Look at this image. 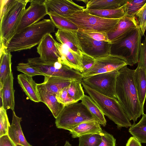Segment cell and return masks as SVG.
<instances>
[{
    "instance_id": "obj_7",
    "label": "cell",
    "mask_w": 146,
    "mask_h": 146,
    "mask_svg": "<svg viewBox=\"0 0 146 146\" xmlns=\"http://www.w3.org/2000/svg\"><path fill=\"white\" fill-rule=\"evenodd\" d=\"M94 120L87 108L81 102H77L65 106L56 118L55 123L57 128L69 131L81 123Z\"/></svg>"
},
{
    "instance_id": "obj_14",
    "label": "cell",
    "mask_w": 146,
    "mask_h": 146,
    "mask_svg": "<svg viewBox=\"0 0 146 146\" xmlns=\"http://www.w3.org/2000/svg\"><path fill=\"white\" fill-rule=\"evenodd\" d=\"M139 27L136 16L126 14L120 19L114 28L107 33L109 39L111 44H113Z\"/></svg>"
},
{
    "instance_id": "obj_20",
    "label": "cell",
    "mask_w": 146,
    "mask_h": 146,
    "mask_svg": "<svg viewBox=\"0 0 146 146\" xmlns=\"http://www.w3.org/2000/svg\"><path fill=\"white\" fill-rule=\"evenodd\" d=\"M11 52L3 44L0 43V90L6 78L12 73Z\"/></svg>"
},
{
    "instance_id": "obj_33",
    "label": "cell",
    "mask_w": 146,
    "mask_h": 146,
    "mask_svg": "<svg viewBox=\"0 0 146 146\" xmlns=\"http://www.w3.org/2000/svg\"><path fill=\"white\" fill-rule=\"evenodd\" d=\"M17 68L18 71L32 77L36 75L45 76L44 74L33 67L28 62L19 63Z\"/></svg>"
},
{
    "instance_id": "obj_41",
    "label": "cell",
    "mask_w": 146,
    "mask_h": 146,
    "mask_svg": "<svg viewBox=\"0 0 146 146\" xmlns=\"http://www.w3.org/2000/svg\"><path fill=\"white\" fill-rule=\"evenodd\" d=\"M83 74L87 72L93 65L95 58L84 53L82 55Z\"/></svg>"
},
{
    "instance_id": "obj_12",
    "label": "cell",
    "mask_w": 146,
    "mask_h": 146,
    "mask_svg": "<svg viewBox=\"0 0 146 146\" xmlns=\"http://www.w3.org/2000/svg\"><path fill=\"white\" fill-rule=\"evenodd\" d=\"M78 38L83 52L94 58L111 54L110 42L95 40L77 32Z\"/></svg>"
},
{
    "instance_id": "obj_43",
    "label": "cell",
    "mask_w": 146,
    "mask_h": 146,
    "mask_svg": "<svg viewBox=\"0 0 146 146\" xmlns=\"http://www.w3.org/2000/svg\"><path fill=\"white\" fill-rule=\"evenodd\" d=\"M126 146H142V145L135 138L131 137L128 139Z\"/></svg>"
},
{
    "instance_id": "obj_16",
    "label": "cell",
    "mask_w": 146,
    "mask_h": 146,
    "mask_svg": "<svg viewBox=\"0 0 146 146\" xmlns=\"http://www.w3.org/2000/svg\"><path fill=\"white\" fill-rule=\"evenodd\" d=\"M56 46L60 56V62L70 68L83 72L82 56L67 45L56 42Z\"/></svg>"
},
{
    "instance_id": "obj_36",
    "label": "cell",
    "mask_w": 146,
    "mask_h": 146,
    "mask_svg": "<svg viewBox=\"0 0 146 146\" xmlns=\"http://www.w3.org/2000/svg\"><path fill=\"white\" fill-rule=\"evenodd\" d=\"M135 16L139 22L142 36L146 30V3L137 12Z\"/></svg>"
},
{
    "instance_id": "obj_11",
    "label": "cell",
    "mask_w": 146,
    "mask_h": 146,
    "mask_svg": "<svg viewBox=\"0 0 146 146\" xmlns=\"http://www.w3.org/2000/svg\"><path fill=\"white\" fill-rule=\"evenodd\" d=\"M44 0H30V5L25 10L17 30L18 33L25 28L36 23L48 13Z\"/></svg>"
},
{
    "instance_id": "obj_8",
    "label": "cell",
    "mask_w": 146,
    "mask_h": 146,
    "mask_svg": "<svg viewBox=\"0 0 146 146\" xmlns=\"http://www.w3.org/2000/svg\"><path fill=\"white\" fill-rule=\"evenodd\" d=\"M27 62L45 76L80 80L83 78L81 72L59 61L46 62L37 57L28 58Z\"/></svg>"
},
{
    "instance_id": "obj_22",
    "label": "cell",
    "mask_w": 146,
    "mask_h": 146,
    "mask_svg": "<svg viewBox=\"0 0 146 146\" xmlns=\"http://www.w3.org/2000/svg\"><path fill=\"white\" fill-rule=\"evenodd\" d=\"M18 83L27 96L31 100L36 102H40L36 84L32 77L24 74L18 75Z\"/></svg>"
},
{
    "instance_id": "obj_23",
    "label": "cell",
    "mask_w": 146,
    "mask_h": 146,
    "mask_svg": "<svg viewBox=\"0 0 146 146\" xmlns=\"http://www.w3.org/2000/svg\"><path fill=\"white\" fill-rule=\"evenodd\" d=\"M99 123L96 120L81 123L69 130L73 138L91 133L100 134L103 130Z\"/></svg>"
},
{
    "instance_id": "obj_9",
    "label": "cell",
    "mask_w": 146,
    "mask_h": 146,
    "mask_svg": "<svg viewBox=\"0 0 146 146\" xmlns=\"http://www.w3.org/2000/svg\"><path fill=\"white\" fill-rule=\"evenodd\" d=\"M119 70L83 78L82 81L100 93L107 96L117 99L115 86Z\"/></svg>"
},
{
    "instance_id": "obj_27",
    "label": "cell",
    "mask_w": 146,
    "mask_h": 146,
    "mask_svg": "<svg viewBox=\"0 0 146 146\" xmlns=\"http://www.w3.org/2000/svg\"><path fill=\"white\" fill-rule=\"evenodd\" d=\"M127 3L121 7L116 9L94 10L85 8V10L91 14L104 18L111 19H120L126 14Z\"/></svg>"
},
{
    "instance_id": "obj_28",
    "label": "cell",
    "mask_w": 146,
    "mask_h": 146,
    "mask_svg": "<svg viewBox=\"0 0 146 146\" xmlns=\"http://www.w3.org/2000/svg\"><path fill=\"white\" fill-rule=\"evenodd\" d=\"M81 100L82 103L87 108L95 119L100 125L105 126L107 121L104 115L92 98L90 96L85 95Z\"/></svg>"
},
{
    "instance_id": "obj_17",
    "label": "cell",
    "mask_w": 146,
    "mask_h": 146,
    "mask_svg": "<svg viewBox=\"0 0 146 146\" xmlns=\"http://www.w3.org/2000/svg\"><path fill=\"white\" fill-rule=\"evenodd\" d=\"M37 88L40 102L46 105L56 119L65 106L58 101L55 94L46 90L43 83L37 84Z\"/></svg>"
},
{
    "instance_id": "obj_37",
    "label": "cell",
    "mask_w": 146,
    "mask_h": 146,
    "mask_svg": "<svg viewBox=\"0 0 146 146\" xmlns=\"http://www.w3.org/2000/svg\"><path fill=\"white\" fill-rule=\"evenodd\" d=\"M137 63V67L143 68L146 75V35L141 43Z\"/></svg>"
},
{
    "instance_id": "obj_35",
    "label": "cell",
    "mask_w": 146,
    "mask_h": 146,
    "mask_svg": "<svg viewBox=\"0 0 146 146\" xmlns=\"http://www.w3.org/2000/svg\"><path fill=\"white\" fill-rule=\"evenodd\" d=\"M146 3V0H128L127 3L126 14L135 16L137 12Z\"/></svg>"
},
{
    "instance_id": "obj_32",
    "label": "cell",
    "mask_w": 146,
    "mask_h": 146,
    "mask_svg": "<svg viewBox=\"0 0 146 146\" xmlns=\"http://www.w3.org/2000/svg\"><path fill=\"white\" fill-rule=\"evenodd\" d=\"M129 132L140 143H146V125L134 122L130 127Z\"/></svg>"
},
{
    "instance_id": "obj_40",
    "label": "cell",
    "mask_w": 146,
    "mask_h": 146,
    "mask_svg": "<svg viewBox=\"0 0 146 146\" xmlns=\"http://www.w3.org/2000/svg\"><path fill=\"white\" fill-rule=\"evenodd\" d=\"M98 146H116V139L112 135L103 130L102 141Z\"/></svg>"
},
{
    "instance_id": "obj_45",
    "label": "cell",
    "mask_w": 146,
    "mask_h": 146,
    "mask_svg": "<svg viewBox=\"0 0 146 146\" xmlns=\"http://www.w3.org/2000/svg\"><path fill=\"white\" fill-rule=\"evenodd\" d=\"M64 146H72V145L69 141H66Z\"/></svg>"
},
{
    "instance_id": "obj_4",
    "label": "cell",
    "mask_w": 146,
    "mask_h": 146,
    "mask_svg": "<svg viewBox=\"0 0 146 146\" xmlns=\"http://www.w3.org/2000/svg\"><path fill=\"white\" fill-rule=\"evenodd\" d=\"M30 0H13L0 15V43L6 46L16 34L27 3Z\"/></svg>"
},
{
    "instance_id": "obj_6",
    "label": "cell",
    "mask_w": 146,
    "mask_h": 146,
    "mask_svg": "<svg viewBox=\"0 0 146 146\" xmlns=\"http://www.w3.org/2000/svg\"><path fill=\"white\" fill-rule=\"evenodd\" d=\"M64 17L78 27V31H94L107 33L114 28L120 19H108L94 15L88 13L85 9Z\"/></svg>"
},
{
    "instance_id": "obj_29",
    "label": "cell",
    "mask_w": 146,
    "mask_h": 146,
    "mask_svg": "<svg viewBox=\"0 0 146 146\" xmlns=\"http://www.w3.org/2000/svg\"><path fill=\"white\" fill-rule=\"evenodd\" d=\"M48 15L52 23L58 29L78 31L79 29L78 27L66 18L54 14H50Z\"/></svg>"
},
{
    "instance_id": "obj_42",
    "label": "cell",
    "mask_w": 146,
    "mask_h": 146,
    "mask_svg": "<svg viewBox=\"0 0 146 146\" xmlns=\"http://www.w3.org/2000/svg\"><path fill=\"white\" fill-rule=\"evenodd\" d=\"M0 146H17L8 135L0 137Z\"/></svg>"
},
{
    "instance_id": "obj_24",
    "label": "cell",
    "mask_w": 146,
    "mask_h": 146,
    "mask_svg": "<svg viewBox=\"0 0 146 146\" xmlns=\"http://www.w3.org/2000/svg\"><path fill=\"white\" fill-rule=\"evenodd\" d=\"M128 0H78L82 1L86 5V9L94 10H106L119 8L127 2Z\"/></svg>"
},
{
    "instance_id": "obj_15",
    "label": "cell",
    "mask_w": 146,
    "mask_h": 146,
    "mask_svg": "<svg viewBox=\"0 0 146 146\" xmlns=\"http://www.w3.org/2000/svg\"><path fill=\"white\" fill-rule=\"evenodd\" d=\"M56 42L50 34H47L43 38L37 47V52L41 60L48 62H60Z\"/></svg>"
},
{
    "instance_id": "obj_21",
    "label": "cell",
    "mask_w": 146,
    "mask_h": 146,
    "mask_svg": "<svg viewBox=\"0 0 146 146\" xmlns=\"http://www.w3.org/2000/svg\"><path fill=\"white\" fill-rule=\"evenodd\" d=\"M14 78L12 73L6 78L2 89L0 90V96L3 99V106L6 110H14L15 105L13 88Z\"/></svg>"
},
{
    "instance_id": "obj_18",
    "label": "cell",
    "mask_w": 146,
    "mask_h": 146,
    "mask_svg": "<svg viewBox=\"0 0 146 146\" xmlns=\"http://www.w3.org/2000/svg\"><path fill=\"white\" fill-rule=\"evenodd\" d=\"M77 32L58 29L55 33V36L59 42L66 45L74 52L82 56L84 52L78 40Z\"/></svg>"
},
{
    "instance_id": "obj_44",
    "label": "cell",
    "mask_w": 146,
    "mask_h": 146,
    "mask_svg": "<svg viewBox=\"0 0 146 146\" xmlns=\"http://www.w3.org/2000/svg\"><path fill=\"white\" fill-rule=\"evenodd\" d=\"M138 124L146 125V114H143L140 121L137 123Z\"/></svg>"
},
{
    "instance_id": "obj_34",
    "label": "cell",
    "mask_w": 146,
    "mask_h": 146,
    "mask_svg": "<svg viewBox=\"0 0 146 146\" xmlns=\"http://www.w3.org/2000/svg\"><path fill=\"white\" fill-rule=\"evenodd\" d=\"M6 111L3 107L0 108V137L7 135L10 125Z\"/></svg>"
},
{
    "instance_id": "obj_39",
    "label": "cell",
    "mask_w": 146,
    "mask_h": 146,
    "mask_svg": "<svg viewBox=\"0 0 146 146\" xmlns=\"http://www.w3.org/2000/svg\"><path fill=\"white\" fill-rule=\"evenodd\" d=\"M56 98L59 102L65 106L74 103L68 93V86L64 88L56 95Z\"/></svg>"
},
{
    "instance_id": "obj_10",
    "label": "cell",
    "mask_w": 146,
    "mask_h": 146,
    "mask_svg": "<svg viewBox=\"0 0 146 146\" xmlns=\"http://www.w3.org/2000/svg\"><path fill=\"white\" fill-rule=\"evenodd\" d=\"M94 58L95 62L92 66L85 73L82 74L83 78L119 70L128 65L120 56L111 54Z\"/></svg>"
},
{
    "instance_id": "obj_2",
    "label": "cell",
    "mask_w": 146,
    "mask_h": 146,
    "mask_svg": "<svg viewBox=\"0 0 146 146\" xmlns=\"http://www.w3.org/2000/svg\"><path fill=\"white\" fill-rule=\"evenodd\" d=\"M55 27L50 19H43L16 33L7 43V50L12 52L31 49L47 34L55 32Z\"/></svg>"
},
{
    "instance_id": "obj_25",
    "label": "cell",
    "mask_w": 146,
    "mask_h": 146,
    "mask_svg": "<svg viewBox=\"0 0 146 146\" xmlns=\"http://www.w3.org/2000/svg\"><path fill=\"white\" fill-rule=\"evenodd\" d=\"M134 79L139 101L144 106L146 98V75L143 68L137 67L135 70Z\"/></svg>"
},
{
    "instance_id": "obj_3",
    "label": "cell",
    "mask_w": 146,
    "mask_h": 146,
    "mask_svg": "<svg viewBox=\"0 0 146 146\" xmlns=\"http://www.w3.org/2000/svg\"><path fill=\"white\" fill-rule=\"evenodd\" d=\"M85 91L96 104L104 115L113 121L118 129L128 128L132 124L117 99L103 95L86 85L82 81Z\"/></svg>"
},
{
    "instance_id": "obj_31",
    "label": "cell",
    "mask_w": 146,
    "mask_h": 146,
    "mask_svg": "<svg viewBox=\"0 0 146 146\" xmlns=\"http://www.w3.org/2000/svg\"><path fill=\"white\" fill-rule=\"evenodd\" d=\"M102 133L86 134L80 136L78 137V146H98L102 141Z\"/></svg>"
},
{
    "instance_id": "obj_38",
    "label": "cell",
    "mask_w": 146,
    "mask_h": 146,
    "mask_svg": "<svg viewBox=\"0 0 146 146\" xmlns=\"http://www.w3.org/2000/svg\"><path fill=\"white\" fill-rule=\"evenodd\" d=\"M80 32L84 35L95 40L110 42L107 33L94 31H85Z\"/></svg>"
},
{
    "instance_id": "obj_5",
    "label": "cell",
    "mask_w": 146,
    "mask_h": 146,
    "mask_svg": "<svg viewBox=\"0 0 146 146\" xmlns=\"http://www.w3.org/2000/svg\"><path fill=\"white\" fill-rule=\"evenodd\" d=\"M139 27L111 44V54L120 56L128 65L137 63L142 36Z\"/></svg>"
},
{
    "instance_id": "obj_26",
    "label": "cell",
    "mask_w": 146,
    "mask_h": 146,
    "mask_svg": "<svg viewBox=\"0 0 146 146\" xmlns=\"http://www.w3.org/2000/svg\"><path fill=\"white\" fill-rule=\"evenodd\" d=\"M75 80L46 75L44 76L43 83L47 90L57 95L62 89Z\"/></svg>"
},
{
    "instance_id": "obj_1",
    "label": "cell",
    "mask_w": 146,
    "mask_h": 146,
    "mask_svg": "<svg viewBox=\"0 0 146 146\" xmlns=\"http://www.w3.org/2000/svg\"><path fill=\"white\" fill-rule=\"evenodd\" d=\"M135 70L125 66L119 70L115 86L117 99L129 121L134 122L144 113V106L140 103L134 81Z\"/></svg>"
},
{
    "instance_id": "obj_19",
    "label": "cell",
    "mask_w": 146,
    "mask_h": 146,
    "mask_svg": "<svg viewBox=\"0 0 146 146\" xmlns=\"http://www.w3.org/2000/svg\"><path fill=\"white\" fill-rule=\"evenodd\" d=\"M21 120V117L17 116L13 111L12 122L7 135L17 146H32L27 141L24 135L20 124Z\"/></svg>"
},
{
    "instance_id": "obj_30",
    "label": "cell",
    "mask_w": 146,
    "mask_h": 146,
    "mask_svg": "<svg viewBox=\"0 0 146 146\" xmlns=\"http://www.w3.org/2000/svg\"><path fill=\"white\" fill-rule=\"evenodd\" d=\"M82 80L72 81L68 86V92L74 103L81 100L85 95L81 83Z\"/></svg>"
},
{
    "instance_id": "obj_13",
    "label": "cell",
    "mask_w": 146,
    "mask_h": 146,
    "mask_svg": "<svg viewBox=\"0 0 146 146\" xmlns=\"http://www.w3.org/2000/svg\"><path fill=\"white\" fill-rule=\"evenodd\" d=\"M48 15L54 14L63 17H69L85 8L70 0H44Z\"/></svg>"
}]
</instances>
